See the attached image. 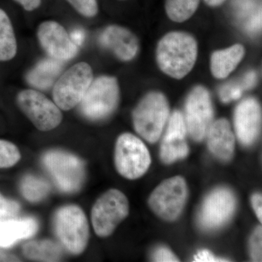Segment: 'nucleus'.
I'll list each match as a JSON object with an SVG mask.
<instances>
[{
	"label": "nucleus",
	"mask_w": 262,
	"mask_h": 262,
	"mask_svg": "<svg viewBox=\"0 0 262 262\" xmlns=\"http://www.w3.org/2000/svg\"><path fill=\"white\" fill-rule=\"evenodd\" d=\"M70 37L72 42L75 43L76 46H80L84 42L85 34H84V32L82 29H76L71 32Z\"/></svg>",
	"instance_id": "473e14b6"
},
{
	"label": "nucleus",
	"mask_w": 262,
	"mask_h": 262,
	"mask_svg": "<svg viewBox=\"0 0 262 262\" xmlns=\"http://www.w3.org/2000/svg\"><path fill=\"white\" fill-rule=\"evenodd\" d=\"M115 164L122 177L134 180L143 177L149 170L151 156L139 138L126 133L119 136L116 141Z\"/></svg>",
	"instance_id": "423d86ee"
},
{
	"label": "nucleus",
	"mask_w": 262,
	"mask_h": 262,
	"mask_svg": "<svg viewBox=\"0 0 262 262\" xmlns=\"http://www.w3.org/2000/svg\"><path fill=\"white\" fill-rule=\"evenodd\" d=\"M208 146L218 159L228 161L233 156L235 139L228 120L220 119L208 129Z\"/></svg>",
	"instance_id": "f3484780"
},
{
	"label": "nucleus",
	"mask_w": 262,
	"mask_h": 262,
	"mask_svg": "<svg viewBox=\"0 0 262 262\" xmlns=\"http://www.w3.org/2000/svg\"><path fill=\"white\" fill-rule=\"evenodd\" d=\"M251 204L255 213L260 222H262V196L259 193L253 194L251 198Z\"/></svg>",
	"instance_id": "2f4dec72"
},
{
	"label": "nucleus",
	"mask_w": 262,
	"mask_h": 262,
	"mask_svg": "<svg viewBox=\"0 0 262 262\" xmlns=\"http://www.w3.org/2000/svg\"><path fill=\"white\" fill-rule=\"evenodd\" d=\"M54 228L57 237L69 252L79 255L85 250L89 244V225L80 206L68 205L59 208L55 214Z\"/></svg>",
	"instance_id": "7ed1b4c3"
},
{
	"label": "nucleus",
	"mask_w": 262,
	"mask_h": 262,
	"mask_svg": "<svg viewBox=\"0 0 262 262\" xmlns=\"http://www.w3.org/2000/svg\"><path fill=\"white\" fill-rule=\"evenodd\" d=\"M153 261L160 262L179 261L177 256L170 249L165 247H160L155 250L152 254Z\"/></svg>",
	"instance_id": "c756f323"
},
{
	"label": "nucleus",
	"mask_w": 262,
	"mask_h": 262,
	"mask_svg": "<svg viewBox=\"0 0 262 262\" xmlns=\"http://www.w3.org/2000/svg\"><path fill=\"white\" fill-rule=\"evenodd\" d=\"M17 102L38 130H51L61 124L63 115L59 107L39 91H21L18 95Z\"/></svg>",
	"instance_id": "9d476101"
},
{
	"label": "nucleus",
	"mask_w": 262,
	"mask_h": 262,
	"mask_svg": "<svg viewBox=\"0 0 262 262\" xmlns=\"http://www.w3.org/2000/svg\"><path fill=\"white\" fill-rule=\"evenodd\" d=\"M198 56V45L185 32L168 33L162 38L157 49V60L164 73L182 79L192 70Z\"/></svg>",
	"instance_id": "f257e3e1"
},
{
	"label": "nucleus",
	"mask_w": 262,
	"mask_h": 262,
	"mask_svg": "<svg viewBox=\"0 0 262 262\" xmlns=\"http://www.w3.org/2000/svg\"><path fill=\"white\" fill-rule=\"evenodd\" d=\"M245 89L244 84H227L220 90L221 99L223 102L227 103L234 100L238 99L242 96Z\"/></svg>",
	"instance_id": "bb28decb"
},
{
	"label": "nucleus",
	"mask_w": 262,
	"mask_h": 262,
	"mask_svg": "<svg viewBox=\"0 0 262 262\" xmlns=\"http://www.w3.org/2000/svg\"><path fill=\"white\" fill-rule=\"evenodd\" d=\"M62 67L61 62L58 60L53 58L43 60L27 74V81L38 89H49L59 75Z\"/></svg>",
	"instance_id": "aec40b11"
},
{
	"label": "nucleus",
	"mask_w": 262,
	"mask_h": 262,
	"mask_svg": "<svg viewBox=\"0 0 262 262\" xmlns=\"http://www.w3.org/2000/svg\"><path fill=\"white\" fill-rule=\"evenodd\" d=\"M26 257L38 261H58L63 256L61 246L50 239L27 243L23 246Z\"/></svg>",
	"instance_id": "412c9836"
},
{
	"label": "nucleus",
	"mask_w": 262,
	"mask_h": 262,
	"mask_svg": "<svg viewBox=\"0 0 262 262\" xmlns=\"http://www.w3.org/2000/svg\"><path fill=\"white\" fill-rule=\"evenodd\" d=\"M51 191L47 181L40 177L27 175L20 182V192L27 201L36 203L44 199Z\"/></svg>",
	"instance_id": "5701e85b"
},
{
	"label": "nucleus",
	"mask_w": 262,
	"mask_h": 262,
	"mask_svg": "<svg viewBox=\"0 0 262 262\" xmlns=\"http://www.w3.org/2000/svg\"><path fill=\"white\" fill-rule=\"evenodd\" d=\"M77 11L86 17L95 16L98 13L96 0H67Z\"/></svg>",
	"instance_id": "a878e982"
},
{
	"label": "nucleus",
	"mask_w": 262,
	"mask_h": 262,
	"mask_svg": "<svg viewBox=\"0 0 262 262\" xmlns=\"http://www.w3.org/2000/svg\"><path fill=\"white\" fill-rule=\"evenodd\" d=\"M42 163L57 187L67 193L80 190L85 179V168L78 157L60 150H51L44 155Z\"/></svg>",
	"instance_id": "39448f33"
},
{
	"label": "nucleus",
	"mask_w": 262,
	"mask_h": 262,
	"mask_svg": "<svg viewBox=\"0 0 262 262\" xmlns=\"http://www.w3.org/2000/svg\"><path fill=\"white\" fill-rule=\"evenodd\" d=\"M261 108L254 98H247L239 103L234 115V128L239 142L251 146L257 139L261 129Z\"/></svg>",
	"instance_id": "2eb2a0df"
},
{
	"label": "nucleus",
	"mask_w": 262,
	"mask_h": 262,
	"mask_svg": "<svg viewBox=\"0 0 262 262\" xmlns=\"http://www.w3.org/2000/svg\"><path fill=\"white\" fill-rule=\"evenodd\" d=\"M261 227H256L250 238V254L254 261H261Z\"/></svg>",
	"instance_id": "cd10ccee"
},
{
	"label": "nucleus",
	"mask_w": 262,
	"mask_h": 262,
	"mask_svg": "<svg viewBox=\"0 0 262 262\" xmlns=\"http://www.w3.org/2000/svg\"><path fill=\"white\" fill-rule=\"evenodd\" d=\"M17 44L8 15L0 9V61H9L16 54Z\"/></svg>",
	"instance_id": "4be33fe9"
},
{
	"label": "nucleus",
	"mask_w": 262,
	"mask_h": 262,
	"mask_svg": "<svg viewBox=\"0 0 262 262\" xmlns=\"http://www.w3.org/2000/svg\"><path fill=\"white\" fill-rule=\"evenodd\" d=\"M92 81V70L88 63L81 62L71 67L55 84L53 92L55 103L65 111L75 107Z\"/></svg>",
	"instance_id": "1a4fd4ad"
},
{
	"label": "nucleus",
	"mask_w": 262,
	"mask_h": 262,
	"mask_svg": "<svg viewBox=\"0 0 262 262\" xmlns=\"http://www.w3.org/2000/svg\"><path fill=\"white\" fill-rule=\"evenodd\" d=\"M0 261H18V258L12 255L0 252Z\"/></svg>",
	"instance_id": "c9c22d12"
},
{
	"label": "nucleus",
	"mask_w": 262,
	"mask_h": 262,
	"mask_svg": "<svg viewBox=\"0 0 262 262\" xmlns=\"http://www.w3.org/2000/svg\"><path fill=\"white\" fill-rule=\"evenodd\" d=\"M256 75L254 72H250L246 74L244 78L243 79L242 83L244 84L245 89L248 90L251 89L256 83Z\"/></svg>",
	"instance_id": "72a5a7b5"
},
{
	"label": "nucleus",
	"mask_w": 262,
	"mask_h": 262,
	"mask_svg": "<svg viewBox=\"0 0 262 262\" xmlns=\"http://www.w3.org/2000/svg\"><path fill=\"white\" fill-rule=\"evenodd\" d=\"M129 213L127 196L121 191L111 189L96 201L91 211V222L98 237L111 235Z\"/></svg>",
	"instance_id": "0eeeda50"
},
{
	"label": "nucleus",
	"mask_w": 262,
	"mask_h": 262,
	"mask_svg": "<svg viewBox=\"0 0 262 262\" xmlns=\"http://www.w3.org/2000/svg\"><path fill=\"white\" fill-rule=\"evenodd\" d=\"M20 209L19 203L12 200L7 199L0 194V219L18 214Z\"/></svg>",
	"instance_id": "c85d7f7f"
},
{
	"label": "nucleus",
	"mask_w": 262,
	"mask_h": 262,
	"mask_svg": "<svg viewBox=\"0 0 262 262\" xmlns=\"http://www.w3.org/2000/svg\"><path fill=\"white\" fill-rule=\"evenodd\" d=\"M37 229V221L30 217L2 221L0 222V247H10L21 239H28L36 234Z\"/></svg>",
	"instance_id": "a211bd4d"
},
{
	"label": "nucleus",
	"mask_w": 262,
	"mask_h": 262,
	"mask_svg": "<svg viewBox=\"0 0 262 262\" xmlns=\"http://www.w3.org/2000/svg\"><path fill=\"white\" fill-rule=\"evenodd\" d=\"M188 196L185 179L174 177L163 181L149 196L151 211L162 220L173 222L182 214Z\"/></svg>",
	"instance_id": "6e6552de"
},
{
	"label": "nucleus",
	"mask_w": 262,
	"mask_h": 262,
	"mask_svg": "<svg viewBox=\"0 0 262 262\" xmlns=\"http://www.w3.org/2000/svg\"><path fill=\"white\" fill-rule=\"evenodd\" d=\"M244 54V46L239 44L214 52L211 56L212 74L215 78H226L235 70L239 62L242 61Z\"/></svg>",
	"instance_id": "6ab92c4d"
},
{
	"label": "nucleus",
	"mask_w": 262,
	"mask_h": 262,
	"mask_svg": "<svg viewBox=\"0 0 262 262\" xmlns=\"http://www.w3.org/2000/svg\"><path fill=\"white\" fill-rule=\"evenodd\" d=\"M213 110L208 90L196 86L188 96L185 105V120L187 133L194 141L206 138L213 121Z\"/></svg>",
	"instance_id": "9b49d317"
},
{
	"label": "nucleus",
	"mask_w": 262,
	"mask_h": 262,
	"mask_svg": "<svg viewBox=\"0 0 262 262\" xmlns=\"http://www.w3.org/2000/svg\"><path fill=\"white\" fill-rule=\"evenodd\" d=\"M24 7V9L32 11L39 6L41 0H15Z\"/></svg>",
	"instance_id": "f704fd0d"
},
{
	"label": "nucleus",
	"mask_w": 262,
	"mask_h": 262,
	"mask_svg": "<svg viewBox=\"0 0 262 262\" xmlns=\"http://www.w3.org/2000/svg\"><path fill=\"white\" fill-rule=\"evenodd\" d=\"M118 102L116 79L102 76L92 81L79 104L82 116L91 121H100L114 113Z\"/></svg>",
	"instance_id": "20e7f679"
},
{
	"label": "nucleus",
	"mask_w": 262,
	"mask_h": 262,
	"mask_svg": "<svg viewBox=\"0 0 262 262\" xmlns=\"http://www.w3.org/2000/svg\"><path fill=\"white\" fill-rule=\"evenodd\" d=\"M236 198L227 188H217L206 196L200 211L198 222L201 228L215 230L230 220L236 209Z\"/></svg>",
	"instance_id": "f8f14e48"
},
{
	"label": "nucleus",
	"mask_w": 262,
	"mask_h": 262,
	"mask_svg": "<svg viewBox=\"0 0 262 262\" xmlns=\"http://www.w3.org/2000/svg\"><path fill=\"white\" fill-rule=\"evenodd\" d=\"M187 127L182 113L175 111L169 118L168 127L160 146V158L165 164H171L185 158L189 154L186 141Z\"/></svg>",
	"instance_id": "4468645a"
},
{
	"label": "nucleus",
	"mask_w": 262,
	"mask_h": 262,
	"mask_svg": "<svg viewBox=\"0 0 262 262\" xmlns=\"http://www.w3.org/2000/svg\"><path fill=\"white\" fill-rule=\"evenodd\" d=\"M20 159V151L15 144L9 141L0 140V168L13 166Z\"/></svg>",
	"instance_id": "393cba45"
},
{
	"label": "nucleus",
	"mask_w": 262,
	"mask_h": 262,
	"mask_svg": "<svg viewBox=\"0 0 262 262\" xmlns=\"http://www.w3.org/2000/svg\"><path fill=\"white\" fill-rule=\"evenodd\" d=\"M37 35L43 49L54 59L68 61L78 52V46L72 42L64 28L56 22L41 24Z\"/></svg>",
	"instance_id": "ddd939ff"
},
{
	"label": "nucleus",
	"mask_w": 262,
	"mask_h": 262,
	"mask_svg": "<svg viewBox=\"0 0 262 262\" xmlns=\"http://www.w3.org/2000/svg\"><path fill=\"white\" fill-rule=\"evenodd\" d=\"M103 47L113 52L122 61L132 60L139 50L137 38L130 31L119 26H110L100 36Z\"/></svg>",
	"instance_id": "dca6fc26"
},
{
	"label": "nucleus",
	"mask_w": 262,
	"mask_h": 262,
	"mask_svg": "<svg viewBox=\"0 0 262 262\" xmlns=\"http://www.w3.org/2000/svg\"><path fill=\"white\" fill-rule=\"evenodd\" d=\"M194 261L199 262L227 261V260L224 259V258L215 257L214 255L208 250H202L199 251L194 256Z\"/></svg>",
	"instance_id": "7c9ffc66"
},
{
	"label": "nucleus",
	"mask_w": 262,
	"mask_h": 262,
	"mask_svg": "<svg viewBox=\"0 0 262 262\" xmlns=\"http://www.w3.org/2000/svg\"><path fill=\"white\" fill-rule=\"evenodd\" d=\"M201 0H167L165 10L170 20L178 23L185 21L198 9Z\"/></svg>",
	"instance_id": "b1692460"
},
{
	"label": "nucleus",
	"mask_w": 262,
	"mask_h": 262,
	"mask_svg": "<svg viewBox=\"0 0 262 262\" xmlns=\"http://www.w3.org/2000/svg\"><path fill=\"white\" fill-rule=\"evenodd\" d=\"M225 0H205L207 5L211 7H216L222 5Z\"/></svg>",
	"instance_id": "e433bc0d"
},
{
	"label": "nucleus",
	"mask_w": 262,
	"mask_h": 262,
	"mask_svg": "<svg viewBox=\"0 0 262 262\" xmlns=\"http://www.w3.org/2000/svg\"><path fill=\"white\" fill-rule=\"evenodd\" d=\"M168 100L159 92L149 93L143 98L133 113L137 134L148 142H157L168 120Z\"/></svg>",
	"instance_id": "f03ea898"
}]
</instances>
